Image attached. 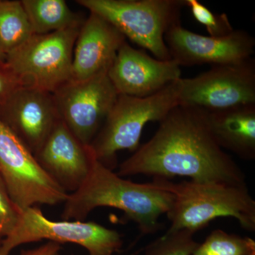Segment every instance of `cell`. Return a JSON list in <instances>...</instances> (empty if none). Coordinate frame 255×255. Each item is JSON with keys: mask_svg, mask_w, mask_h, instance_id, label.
Segmentation results:
<instances>
[{"mask_svg": "<svg viewBox=\"0 0 255 255\" xmlns=\"http://www.w3.org/2000/svg\"><path fill=\"white\" fill-rule=\"evenodd\" d=\"M195 233L187 230L168 231L146 248L145 255H192L199 243Z\"/></svg>", "mask_w": 255, "mask_h": 255, "instance_id": "ffe728a7", "label": "cell"}, {"mask_svg": "<svg viewBox=\"0 0 255 255\" xmlns=\"http://www.w3.org/2000/svg\"><path fill=\"white\" fill-rule=\"evenodd\" d=\"M187 7L190 8L196 21L205 26L209 36H227L235 30L227 14H214L198 0H187Z\"/></svg>", "mask_w": 255, "mask_h": 255, "instance_id": "44dd1931", "label": "cell"}, {"mask_svg": "<svg viewBox=\"0 0 255 255\" xmlns=\"http://www.w3.org/2000/svg\"><path fill=\"white\" fill-rule=\"evenodd\" d=\"M180 80L145 97L119 95L117 102L90 147L95 158L107 168L117 166V152H135L142 130L150 122H160L179 105Z\"/></svg>", "mask_w": 255, "mask_h": 255, "instance_id": "277c9868", "label": "cell"}, {"mask_svg": "<svg viewBox=\"0 0 255 255\" xmlns=\"http://www.w3.org/2000/svg\"><path fill=\"white\" fill-rule=\"evenodd\" d=\"M21 211L13 202L0 176V246L14 231Z\"/></svg>", "mask_w": 255, "mask_h": 255, "instance_id": "7402d4cb", "label": "cell"}, {"mask_svg": "<svg viewBox=\"0 0 255 255\" xmlns=\"http://www.w3.org/2000/svg\"><path fill=\"white\" fill-rule=\"evenodd\" d=\"M6 59V55L0 49V63H4Z\"/></svg>", "mask_w": 255, "mask_h": 255, "instance_id": "d4e9b609", "label": "cell"}, {"mask_svg": "<svg viewBox=\"0 0 255 255\" xmlns=\"http://www.w3.org/2000/svg\"><path fill=\"white\" fill-rule=\"evenodd\" d=\"M0 119L33 155L60 120L53 94L23 86L0 106Z\"/></svg>", "mask_w": 255, "mask_h": 255, "instance_id": "4fadbf2b", "label": "cell"}, {"mask_svg": "<svg viewBox=\"0 0 255 255\" xmlns=\"http://www.w3.org/2000/svg\"><path fill=\"white\" fill-rule=\"evenodd\" d=\"M205 112L210 130L221 148L246 160L255 159V105Z\"/></svg>", "mask_w": 255, "mask_h": 255, "instance_id": "2e32d148", "label": "cell"}, {"mask_svg": "<svg viewBox=\"0 0 255 255\" xmlns=\"http://www.w3.org/2000/svg\"><path fill=\"white\" fill-rule=\"evenodd\" d=\"M107 74L119 95L135 97L154 95L182 78L177 62L152 58L127 41L119 50Z\"/></svg>", "mask_w": 255, "mask_h": 255, "instance_id": "7c38bea8", "label": "cell"}, {"mask_svg": "<svg viewBox=\"0 0 255 255\" xmlns=\"http://www.w3.org/2000/svg\"><path fill=\"white\" fill-rule=\"evenodd\" d=\"M31 26L21 1L0 0V49L5 55L32 36Z\"/></svg>", "mask_w": 255, "mask_h": 255, "instance_id": "ac0fdd59", "label": "cell"}, {"mask_svg": "<svg viewBox=\"0 0 255 255\" xmlns=\"http://www.w3.org/2000/svg\"><path fill=\"white\" fill-rule=\"evenodd\" d=\"M60 120L84 145H91L118 98L107 72L70 81L53 93Z\"/></svg>", "mask_w": 255, "mask_h": 255, "instance_id": "30bf717a", "label": "cell"}, {"mask_svg": "<svg viewBox=\"0 0 255 255\" xmlns=\"http://www.w3.org/2000/svg\"><path fill=\"white\" fill-rule=\"evenodd\" d=\"M34 156L43 170L70 194L85 182L95 157L90 146L82 143L60 119Z\"/></svg>", "mask_w": 255, "mask_h": 255, "instance_id": "5bb4252c", "label": "cell"}, {"mask_svg": "<svg viewBox=\"0 0 255 255\" xmlns=\"http://www.w3.org/2000/svg\"><path fill=\"white\" fill-rule=\"evenodd\" d=\"M20 87L21 85L16 77L4 63H0V106L4 104Z\"/></svg>", "mask_w": 255, "mask_h": 255, "instance_id": "603a6c76", "label": "cell"}, {"mask_svg": "<svg viewBox=\"0 0 255 255\" xmlns=\"http://www.w3.org/2000/svg\"><path fill=\"white\" fill-rule=\"evenodd\" d=\"M179 105L214 112L255 105V60L213 65L192 78H181Z\"/></svg>", "mask_w": 255, "mask_h": 255, "instance_id": "9c48e42d", "label": "cell"}, {"mask_svg": "<svg viewBox=\"0 0 255 255\" xmlns=\"http://www.w3.org/2000/svg\"><path fill=\"white\" fill-rule=\"evenodd\" d=\"M43 240L79 245L90 255H113L123 246L117 231L93 221H51L34 206L21 211L14 231L0 246V255H9L18 246Z\"/></svg>", "mask_w": 255, "mask_h": 255, "instance_id": "52a82bcc", "label": "cell"}, {"mask_svg": "<svg viewBox=\"0 0 255 255\" xmlns=\"http://www.w3.org/2000/svg\"><path fill=\"white\" fill-rule=\"evenodd\" d=\"M0 176L10 198L21 211L37 204H62L68 196L1 119Z\"/></svg>", "mask_w": 255, "mask_h": 255, "instance_id": "ba28073f", "label": "cell"}, {"mask_svg": "<svg viewBox=\"0 0 255 255\" xmlns=\"http://www.w3.org/2000/svg\"><path fill=\"white\" fill-rule=\"evenodd\" d=\"M152 184L171 193L173 202L168 212V231L187 230L195 233L220 217H233L249 232L255 231V201L247 184L172 182L154 177Z\"/></svg>", "mask_w": 255, "mask_h": 255, "instance_id": "3957f363", "label": "cell"}, {"mask_svg": "<svg viewBox=\"0 0 255 255\" xmlns=\"http://www.w3.org/2000/svg\"><path fill=\"white\" fill-rule=\"evenodd\" d=\"M78 4L113 24L126 38L160 60H171L164 36L180 23L187 0H78Z\"/></svg>", "mask_w": 255, "mask_h": 255, "instance_id": "5b68a950", "label": "cell"}, {"mask_svg": "<svg viewBox=\"0 0 255 255\" xmlns=\"http://www.w3.org/2000/svg\"><path fill=\"white\" fill-rule=\"evenodd\" d=\"M164 41L171 58L180 67L238 63L255 53V38L244 30L222 37L204 36L183 27L180 22L169 28Z\"/></svg>", "mask_w": 255, "mask_h": 255, "instance_id": "8fae6325", "label": "cell"}, {"mask_svg": "<svg viewBox=\"0 0 255 255\" xmlns=\"http://www.w3.org/2000/svg\"><path fill=\"white\" fill-rule=\"evenodd\" d=\"M126 37L100 15L90 12L74 48L72 81H84L108 72Z\"/></svg>", "mask_w": 255, "mask_h": 255, "instance_id": "9a60e30c", "label": "cell"}, {"mask_svg": "<svg viewBox=\"0 0 255 255\" xmlns=\"http://www.w3.org/2000/svg\"><path fill=\"white\" fill-rule=\"evenodd\" d=\"M81 26L33 35L6 55L4 65L21 86L54 93L71 78L74 48Z\"/></svg>", "mask_w": 255, "mask_h": 255, "instance_id": "8992f818", "label": "cell"}, {"mask_svg": "<svg viewBox=\"0 0 255 255\" xmlns=\"http://www.w3.org/2000/svg\"><path fill=\"white\" fill-rule=\"evenodd\" d=\"M117 174L246 184L241 167L215 140L206 112L181 105L159 122L155 135L119 165Z\"/></svg>", "mask_w": 255, "mask_h": 255, "instance_id": "6da1fadb", "label": "cell"}, {"mask_svg": "<svg viewBox=\"0 0 255 255\" xmlns=\"http://www.w3.org/2000/svg\"><path fill=\"white\" fill-rule=\"evenodd\" d=\"M33 35H45L80 26L85 20L64 0H22Z\"/></svg>", "mask_w": 255, "mask_h": 255, "instance_id": "e0dca14e", "label": "cell"}, {"mask_svg": "<svg viewBox=\"0 0 255 255\" xmlns=\"http://www.w3.org/2000/svg\"><path fill=\"white\" fill-rule=\"evenodd\" d=\"M173 199L171 193L152 182L139 184L123 179L95 157L81 187L68 194L61 216L65 221H83L97 208H114L136 223L142 234H152L162 227L159 217L167 214Z\"/></svg>", "mask_w": 255, "mask_h": 255, "instance_id": "7a4b0ae2", "label": "cell"}, {"mask_svg": "<svg viewBox=\"0 0 255 255\" xmlns=\"http://www.w3.org/2000/svg\"><path fill=\"white\" fill-rule=\"evenodd\" d=\"M192 255H255V241L216 229L199 243Z\"/></svg>", "mask_w": 255, "mask_h": 255, "instance_id": "d6986e66", "label": "cell"}, {"mask_svg": "<svg viewBox=\"0 0 255 255\" xmlns=\"http://www.w3.org/2000/svg\"><path fill=\"white\" fill-rule=\"evenodd\" d=\"M61 246L58 243L48 242L43 246L35 248V249L22 251L20 255H53L59 253Z\"/></svg>", "mask_w": 255, "mask_h": 255, "instance_id": "cb8c5ba5", "label": "cell"}, {"mask_svg": "<svg viewBox=\"0 0 255 255\" xmlns=\"http://www.w3.org/2000/svg\"><path fill=\"white\" fill-rule=\"evenodd\" d=\"M53 255H59V253H55V254H54Z\"/></svg>", "mask_w": 255, "mask_h": 255, "instance_id": "484cf974", "label": "cell"}]
</instances>
